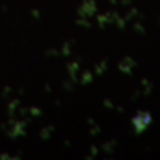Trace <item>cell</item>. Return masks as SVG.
<instances>
[{
    "mask_svg": "<svg viewBox=\"0 0 160 160\" xmlns=\"http://www.w3.org/2000/svg\"><path fill=\"white\" fill-rule=\"evenodd\" d=\"M149 123H151V116H149V113H147V112L139 113L138 116L133 119V124H135V127H136V132H142Z\"/></svg>",
    "mask_w": 160,
    "mask_h": 160,
    "instance_id": "6da1fadb",
    "label": "cell"
},
{
    "mask_svg": "<svg viewBox=\"0 0 160 160\" xmlns=\"http://www.w3.org/2000/svg\"><path fill=\"white\" fill-rule=\"evenodd\" d=\"M91 79H92L91 73H89V72H84V75H83V79H82L84 84H86V83H89V82H91Z\"/></svg>",
    "mask_w": 160,
    "mask_h": 160,
    "instance_id": "7a4b0ae2",
    "label": "cell"
}]
</instances>
